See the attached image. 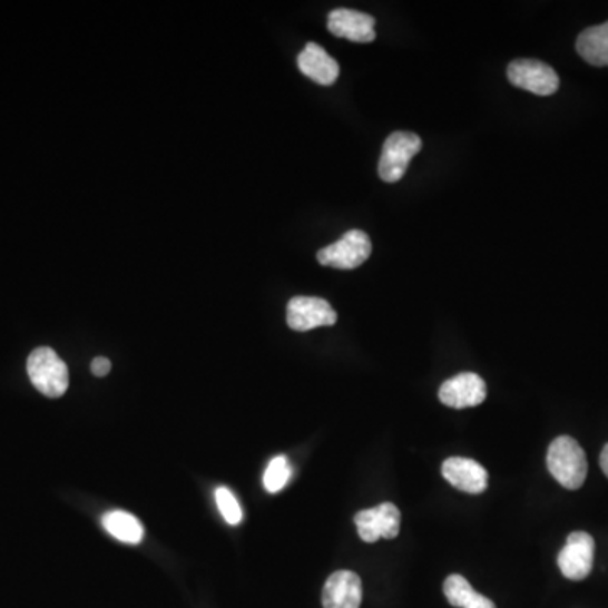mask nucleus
<instances>
[{
    "label": "nucleus",
    "instance_id": "obj_18",
    "mask_svg": "<svg viewBox=\"0 0 608 608\" xmlns=\"http://www.w3.org/2000/svg\"><path fill=\"white\" fill-rule=\"evenodd\" d=\"M215 500H217L218 511L228 524L237 526L242 521L244 512H242L241 503L227 487H218L215 490Z\"/></svg>",
    "mask_w": 608,
    "mask_h": 608
},
{
    "label": "nucleus",
    "instance_id": "obj_1",
    "mask_svg": "<svg viewBox=\"0 0 608 608\" xmlns=\"http://www.w3.org/2000/svg\"><path fill=\"white\" fill-rule=\"evenodd\" d=\"M548 470L565 489H580L587 479L588 462L584 448L571 437L556 438L548 450Z\"/></svg>",
    "mask_w": 608,
    "mask_h": 608
},
{
    "label": "nucleus",
    "instance_id": "obj_16",
    "mask_svg": "<svg viewBox=\"0 0 608 608\" xmlns=\"http://www.w3.org/2000/svg\"><path fill=\"white\" fill-rule=\"evenodd\" d=\"M101 524L114 538L126 545H139L144 538V528L139 519L126 511H110L101 518Z\"/></svg>",
    "mask_w": 608,
    "mask_h": 608
},
{
    "label": "nucleus",
    "instance_id": "obj_9",
    "mask_svg": "<svg viewBox=\"0 0 608 608\" xmlns=\"http://www.w3.org/2000/svg\"><path fill=\"white\" fill-rule=\"evenodd\" d=\"M440 401L453 410H467L482 404L487 398V384L479 374L463 372L448 379L440 388Z\"/></svg>",
    "mask_w": 608,
    "mask_h": 608
},
{
    "label": "nucleus",
    "instance_id": "obj_7",
    "mask_svg": "<svg viewBox=\"0 0 608 608\" xmlns=\"http://www.w3.org/2000/svg\"><path fill=\"white\" fill-rule=\"evenodd\" d=\"M595 541L588 532L577 531L568 536L567 545L558 555V567L568 580H585L591 573Z\"/></svg>",
    "mask_w": 608,
    "mask_h": 608
},
{
    "label": "nucleus",
    "instance_id": "obj_14",
    "mask_svg": "<svg viewBox=\"0 0 608 608\" xmlns=\"http://www.w3.org/2000/svg\"><path fill=\"white\" fill-rule=\"evenodd\" d=\"M577 51L594 67H608V21L585 29L577 39Z\"/></svg>",
    "mask_w": 608,
    "mask_h": 608
},
{
    "label": "nucleus",
    "instance_id": "obj_19",
    "mask_svg": "<svg viewBox=\"0 0 608 608\" xmlns=\"http://www.w3.org/2000/svg\"><path fill=\"white\" fill-rule=\"evenodd\" d=\"M110 369H112V364H110L109 359L97 357L91 362V372H94L97 377H106V375L109 374Z\"/></svg>",
    "mask_w": 608,
    "mask_h": 608
},
{
    "label": "nucleus",
    "instance_id": "obj_5",
    "mask_svg": "<svg viewBox=\"0 0 608 608\" xmlns=\"http://www.w3.org/2000/svg\"><path fill=\"white\" fill-rule=\"evenodd\" d=\"M507 78L514 87L548 97L560 88V77L549 65L538 60H516L507 68Z\"/></svg>",
    "mask_w": 608,
    "mask_h": 608
},
{
    "label": "nucleus",
    "instance_id": "obj_11",
    "mask_svg": "<svg viewBox=\"0 0 608 608\" xmlns=\"http://www.w3.org/2000/svg\"><path fill=\"white\" fill-rule=\"evenodd\" d=\"M322 604L323 608H361V577L349 570L335 571L323 587Z\"/></svg>",
    "mask_w": 608,
    "mask_h": 608
},
{
    "label": "nucleus",
    "instance_id": "obj_4",
    "mask_svg": "<svg viewBox=\"0 0 608 608\" xmlns=\"http://www.w3.org/2000/svg\"><path fill=\"white\" fill-rule=\"evenodd\" d=\"M372 242L362 231H350L335 244L318 251V263L335 269H355L371 257Z\"/></svg>",
    "mask_w": 608,
    "mask_h": 608
},
{
    "label": "nucleus",
    "instance_id": "obj_17",
    "mask_svg": "<svg viewBox=\"0 0 608 608\" xmlns=\"http://www.w3.org/2000/svg\"><path fill=\"white\" fill-rule=\"evenodd\" d=\"M291 473H293V469H291L290 462H287L284 454L271 460L266 472H264V487H266L267 492H281L290 482Z\"/></svg>",
    "mask_w": 608,
    "mask_h": 608
},
{
    "label": "nucleus",
    "instance_id": "obj_12",
    "mask_svg": "<svg viewBox=\"0 0 608 608\" xmlns=\"http://www.w3.org/2000/svg\"><path fill=\"white\" fill-rule=\"evenodd\" d=\"M328 31L336 38L353 42H372L375 39V19L355 9H335L328 16Z\"/></svg>",
    "mask_w": 608,
    "mask_h": 608
},
{
    "label": "nucleus",
    "instance_id": "obj_10",
    "mask_svg": "<svg viewBox=\"0 0 608 608\" xmlns=\"http://www.w3.org/2000/svg\"><path fill=\"white\" fill-rule=\"evenodd\" d=\"M441 473L454 489L472 493V496L486 492L487 486H489V473L472 459L451 457V459L444 460Z\"/></svg>",
    "mask_w": 608,
    "mask_h": 608
},
{
    "label": "nucleus",
    "instance_id": "obj_3",
    "mask_svg": "<svg viewBox=\"0 0 608 608\" xmlns=\"http://www.w3.org/2000/svg\"><path fill=\"white\" fill-rule=\"evenodd\" d=\"M423 140L418 134L398 130L385 139L379 161V176L382 182L398 183L408 171L411 159L420 153Z\"/></svg>",
    "mask_w": 608,
    "mask_h": 608
},
{
    "label": "nucleus",
    "instance_id": "obj_2",
    "mask_svg": "<svg viewBox=\"0 0 608 608\" xmlns=\"http://www.w3.org/2000/svg\"><path fill=\"white\" fill-rule=\"evenodd\" d=\"M28 375L32 385L46 398H61L70 385L67 364L49 346L32 350L28 359Z\"/></svg>",
    "mask_w": 608,
    "mask_h": 608
},
{
    "label": "nucleus",
    "instance_id": "obj_20",
    "mask_svg": "<svg viewBox=\"0 0 608 608\" xmlns=\"http://www.w3.org/2000/svg\"><path fill=\"white\" fill-rule=\"evenodd\" d=\"M600 467L601 470H604L605 475L608 477V443L605 444L604 450H601Z\"/></svg>",
    "mask_w": 608,
    "mask_h": 608
},
{
    "label": "nucleus",
    "instance_id": "obj_13",
    "mask_svg": "<svg viewBox=\"0 0 608 608\" xmlns=\"http://www.w3.org/2000/svg\"><path fill=\"white\" fill-rule=\"evenodd\" d=\"M297 68L304 77L312 78L323 87H330L339 80L340 67L322 46L308 42L297 57Z\"/></svg>",
    "mask_w": 608,
    "mask_h": 608
},
{
    "label": "nucleus",
    "instance_id": "obj_6",
    "mask_svg": "<svg viewBox=\"0 0 608 608\" xmlns=\"http://www.w3.org/2000/svg\"><path fill=\"white\" fill-rule=\"evenodd\" d=\"M286 320L294 332H310L320 326L335 325L339 316L322 297L296 296L287 303Z\"/></svg>",
    "mask_w": 608,
    "mask_h": 608
},
{
    "label": "nucleus",
    "instance_id": "obj_15",
    "mask_svg": "<svg viewBox=\"0 0 608 608\" xmlns=\"http://www.w3.org/2000/svg\"><path fill=\"white\" fill-rule=\"evenodd\" d=\"M444 597L457 608H497L490 598L483 597L473 590L469 580L462 575H451L444 580Z\"/></svg>",
    "mask_w": 608,
    "mask_h": 608
},
{
    "label": "nucleus",
    "instance_id": "obj_8",
    "mask_svg": "<svg viewBox=\"0 0 608 608\" xmlns=\"http://www.w3.org/2000/svg\"><path fill=\"white\" fill-rule=\"evenodd\" d=\"M353 521L357 526L362 541L375 542L381 538L394 539L398 538L399 529H401V512L394 503L384 502L374 509L359 512Z\"/></svg>",
    "mask_w": 608,
    "mask_h": 608
}]
</instances>
